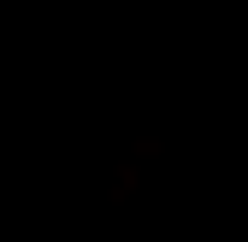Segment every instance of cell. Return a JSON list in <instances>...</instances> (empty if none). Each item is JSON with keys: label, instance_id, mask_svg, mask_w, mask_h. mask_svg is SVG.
Returning <instances> with one entry per match:
<instances>
[]
</instances>
